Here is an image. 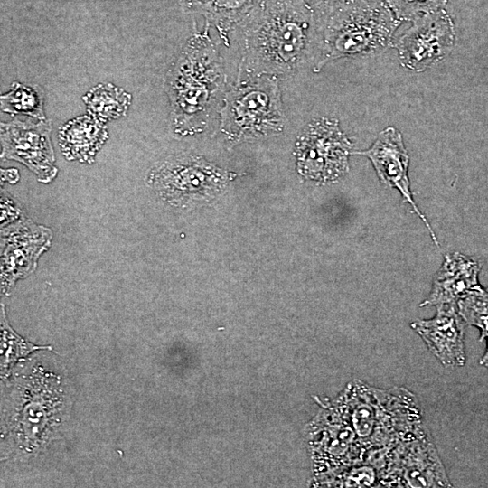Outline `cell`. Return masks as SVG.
<instances>
[{
  "mask_svg": "<svg viewBox=\"0 0 488 488\" xmlns=\"http://www.w3.org/2000/svg\"><path fill=\"white\" fill-rule=\"evenodd\" d=\"M238 25L237 80L294 73L321 46L319 17L305 0H262Z\"/></svg>",
  "mask_w": 488,
  "mask_h": 488,
  "instance_id": "1",
  "label": "cell"
},
{
  "mask_svg": "<svg viewBox=\"0 0 488 488\" xmlns=\"http://www.w3.org/2000/svg\"><path fill=\"white\" fill-rule=\"evenodd\" d=\"M209 25L206 23L202 31L194 30L164 78L170 125L177 136L205 131L226 91L223 59L210 35Z\"/></svg>",
  "mask_w": 488,
  "mask_h": 488,
  "instance_id": "2",
  "label": "cell"
},
{
  "mask_svg": "<svg viewBox=\"0 0 488 488\" xmlns=\"http://www.w3.org/2000/svg\"><path fill=\"white\" fill-rule=\"evenodd\" d=\"M320 55L314 72L343 58L367 57L393 46L401 23L386 0H365L328 8L320 6Z\"/></svg>",
  "mask_w": 488,
  "mask_h": 488,
  "instance_id": "3",
  "label": "cell"
},
{
  "mask_svg": "<svg viewBox=\"0 0 488 488\" xmlns=\"http://www.w3.org/2000/svg\"><path fill=\"white\" fill-rule=\"evenodd\" d=\"M349 398L348 418L366 453L390 449L427 429L416 395L404 387L358 381Z\"/></svg>",
  "mask_w": 488,
  "mask_h": 488,
  "instance_id": "4",
  "label": "cell"
},
{
  "mask_svg": "<svg viewBox=\"0 0 488 488\" xmlns=\"http://www.w3.org/2000/svg\"><path fill=\"white\" fill-rule=\"evenodd\" d=\"M221 101L220 131L230 145L277 135L285 127L278 77L260 75L237 80Z\"/></svg>",
  "mask_w": 488,
  "mask_h": 488,
  "instance_id": "5",
  "label": "cell"
},
{
  "mask_svg": "<svg viewBox=\"0 0 488 488\" xmlns=\"http://www.w3.org/2000/svg\"><path fill=\"white\" fill-rule=\"evenodd\" d=\"M234 175L201 155L182 153L156 163L145 180L162 201L185 209L212 200Z\"/></svg>",
  "mask_w": 488,
  "mask_h": 488,
  "instance_id": "6",
  "label": "cell"
},
{
  "mask_svg": "<svg viewBox=\"0 0 488 488\" xmlns=\"http://www.w3.org/2000/svg\"><path fill=\"white\" fill-rule=\"evenodd\" d=\"M352 143L336 118L313 119L300 133L296 145L298 173L321 183L336 181L349 170Z\"/></svg>",
  "mask_w": 488,
  "mask_h": 488,
  "instance_id": "7",
  "label": "cell"
},
{
  "mask_svg": "<svg viewBox=\"0 0 488 488\" xmlns=\"http://www.w3.org/2000/svg\"><path fill=\"white\" fill-rule=\"evenodd\" d=\"M378 476L380 487H452L428 429L391 447Z\"/></svg>",
  "mask_w": 488,
  "mask_h": 488,
  "instance_id": "8",
  "label": "cell"
},
{
  "mask_svg": "<svg viewBox=\"0 0 488 488\" xmlns=\"http://www.w3.org/2000/svg\"><path fill=\"white\" fill-rule=\"evenodd\" d=\"M52 230L23 215L1 228V293L8 296L15 283L33 273L52 240Z\"/></svg>",
  "mask_w": 488,
  "mask_h": 488,
  "instance_id": "9",
  "label": "cell"
},
{
  "mask_svg": "<svg viewBox=\"0 0 488 488\" xmlns=\"http://www.w3.org/2000/svg\"><path fill=\"white\" fill-rule=\"evenodd\" d=\"M455 39V24L445 9L424 14L399 37V61L409 70L424 71L451 52Z\"/></svg>",
  "mask_w": 488,
  "mask_h": 488,
  "instance_id": "10",
  "label": "cell"
},
{
  "mask_svg": "<svg viewBox=\"0 0 488 488\" xmlns=\"http://www.w3.org/2000/svg\"><path fill=\"white\" fill-rule=\"evenodd\" d=\"M51 132L48 119L37 123L19 118L1 122V158L25 165L39 182L50 183L58 174Z\"/></svg>",
  "mask_w": 488,
  "mask_h": 488,
  "instance_id": "11",
  "label": "cell"
},
{
  "mask_svg": "<svg viewBox=\"0 0 488 488\" xmlns=\"http://www.w3.org/2000/svg\"><path fill=\"white\" fill-rule=\"evenodd\" d=\"M352 154L363 155L371 160L380 182L399 192L403 202L411 205L413 211L426 225L433 241L438 246L434 230L412 197L408 175L409 157L401 133L394 127H388L379 133L370 148L352 152Z\"/></svg>",
  "mask_w": 488,
  "mask_h": 488,
  "instance_id": "12",
  "label": "cell"
},
{
  "mask_svg": "<svg viewBox=\"0 0 488 488\" xmlns=\"http://www.w3.org/2000/svg\"><path fill=\"white\" fill-rule=\"evenodd\" d=\"M436 308L434 317L414 321L410 327L445 367H463L466 361L465 322L456 305H442Z\"/></svg>",
  "mask_w": 488,
  "mask_h": 488,
  "instance_id": "13",
  "label": "cell"
},
{
  "mask_svg": "<svg viewBox=\"0 0 488 488\" xmlns=\"http://www.w3.org/2000/svg\"><path fill=\"white\" fill-rule=\"evenodd\" d=\"M481 266L459 252L445 256L427 297L419 306L456 305L469 294L483 290L478 280Z\"/></svg>",
  "mask_w": 488,
  "mask_h": 488,
  "instance_id": "14",
  "label": "cell"
},
{
  "mask_svg": "<svg viewBox=\"0 0 488 488\" xmlns=\"http://www.w3.org/2000/svg\"><path fill=\"white\" fill-rule=\"evenodd\" d=\"M108 139L106 123L90 115L74 117L61 126L58 131V143L63 156L82 164H93Z\"/></svg>",
  "mask_w": 488,
  "mask_h": 488,
  "instance_id": "15",
  "label": "cell"
},
{
  "mask_svg": "<svg viewBox=\"0 0 488 488\" xmlns=\"http://www.w3.org/2000/svg\"><path fill=\"white\" fill-rule=\"evenodd\" d=\"M262 0H183L191 13L202 14L212 23L225 46L229 34Z\"/></svg>",
  "mask_w": 488,
  "mask_h": 488,
  "instance_id": "16",
  "label": "cell"
},
{
  "mask_svg": "<svg viewBox=\"0 0 488 488\" xmlns=\"http://www.w3.org/2000/svg\"><path fill=\"white\" fill-rule=\"evenodd\" d=\"M89 115L107 123L127 115L132 95L110 82L99 83L83 97Z\"/></svg>",
  "mask_w": 488,
  "mask_h": 488,
  "instance_id": "17",
  "label": "cell"
},
{
  "mask_svg": "<svg viewBox=\"0 0 488 488\" xmlns=\"http://www.w3.org/2000/svg\"><path fill=\"white\" fill-rule=\"evenodd\" d=\"M44 91L38 85L28 86L14 81L8 92L0 96V108L3 113L25 115L38 120H45Z\"/></svg>",
  "mask_w": 488,
  "mask_h": 488,
  "instance_id": "18",
  "label": "cell"
},
{
  "mask_svg": "<svg viewBox=\"0 0 488 488\" xmlns=\"http://www.w3.org/2000/svg\"><path fill=\"white\" fill-rule=\"evenodd\" d=\"M457 307L465 324L479 329V340L486 339V349L480 364L488 369V289L469 294L457 303Z\"/></svg>",
  "mask_w": 488,
  "mask_h": 488,
  "instance_id": "19",
  "label": "cell"
},
{
  "mask_svg": "<svg viewBox=\"0 0 488 488\" xmlns=\"http://www.w3.org/2000/svg\"><path fill=\"white\" fill-rule=\"evenodd\" d=\"M47 346L34 345L18 335L9 325L5 305L1 304V375L5 376L19 359Z\"/></svg>",
  "mask_w": 488,
  "mask_h": 488,
  "instance_id": "20",
  "label": "cell"
},
{
  "mask_svg": "<svg viewBox=\"0 0 488 488\" xmlns=\"http://www.w3.org/2000/svg\"><path fill=\"white\" fill-rule=\"evenodd\" d=\"M401 21H413L424 14L445 9L448 0H386Z\"/></svg>",
  "mask_w": 488,
  "mask_h": 488,
  "instance_id": "21",
  "label": "cell"
},
{
  "mask_svg": "<svg viewBox=\"0 0 488 488\" xmlns=\"http://www.w3.org/2000/svg\"><path fill=\"white\" fill-rule=\"evenodd\" d=\"M25 215L19 202L7 192L1 190V228Z\"/></svg>",
  "mask_w": 488,
  "mask_h": 488,
  "instance_id": "22",
  "label": "cell"
},
{
  "mask_svg": "<svg viewBox=\"0 0 488 488\" xmlns=\"http://www.w3.org/2000/svg\"><path fill=\"white\" fill-rule=\"evenodd\" d=\"M365 0H321L320 6L333 8Z\"/></svg>",
  "mask_w": 488,
  "mask_h": 488,
  "instance_id": "23",
  "label": "cell"
},
{
  "mask_svg": "<svg viewBox=\"0 0 488 488\" xmlns=\"http://www.w3.org/2000/svg\"><path fill=\"white\" fill-rule=\"evenodd\" d=\"M2 181L15 183L19 181L18 171L14 168L1 170Z\"/></svg>",
  "mask_w": 488,
  "mask_h": 488,
  "instance_id": "24",
  "label": "cell"
}]
</instances>
